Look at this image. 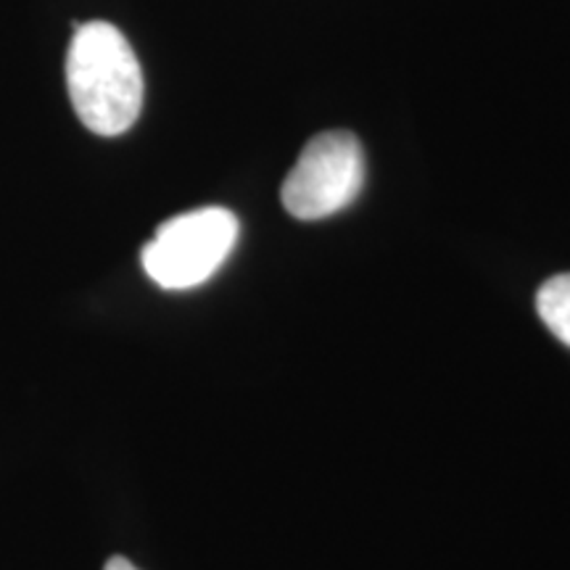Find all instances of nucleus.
I'll use <instances>...</instances> for the list:
<instances>
[{
	"instance_id": "nucleus-1",
	"label": "nucleus",
	"mask_w": 570,
	"mask_h": 570,
	"mask_svg": "<svg viewBox=\"0 0 570 570\" xmlns=\"http://www.w3.org/2000/svg\"><path fill=\"white\" fill-rule=\"evenodd\" d=\"M71 106L90 132L114 138L138 122L142 71L132 46L109 21H88L67 53Z\"/></svg>"
},
{
	"instance_id": "nucleus-2",
	"label": "nucleus",
	"mask_w": 570,
	"mask_h": 570,
	"mask_svg": "<svg viewBox=\"0 0 570 570\" xmlns=\"http://www.w3.org/2000/svg\"><path fill=\"white\" fill-rule=\"evenodd\" d=\"M238 233V217L223 206L177 214L142 246V269L164 291L196 288L223 267Z\"/></svg>"
},
{
	"instance_id": "nucleus-3",
	"label": "nucleus",
	"mask_w": 570,
	"mask_h": 570,
	"mask_svg": "<svg viewBox=\"0 0 570 570\" xmlns=\"http://www.w3.org/2000/svg\"><path fill=\"white\" fill-rule=\"evenodd\" d=\"M365 154L362 142L346 130L320 132L304 146L302 156L285 177L281 198L296 219L331 217L362 194Z\"/></svg>"
},
{
	"instance_id": "nucleus-4",
	"label": "nucleus",
	"mask_w": 570,
	"mask_h": 570,
	"mask_svg": "<svg viewBox=\"0 0 570 570\" xmlns=\"http://www.w3.org/2000/svg\"><path fill=\"white\" fill-rule=\"evenodd\" d=\"M537 309L552 336L570 346V273L554 275L539 288Z\"/></svg>"
},
{
	"instance_id": "nucleus-5",
	"label": "nucleus",
	"mask_w": 570,
	"mask_h": 570,
	"mask_svg": "<svg viewBox=\"0 0 570 570\" xmlns=\"http://www.w3.org/2000/svg\"><path fill=\"white\" fill-rule=\"evenodd\" d=\"M104 570H138L127 558H111Z\"/></svg>"
}]
</instances>
